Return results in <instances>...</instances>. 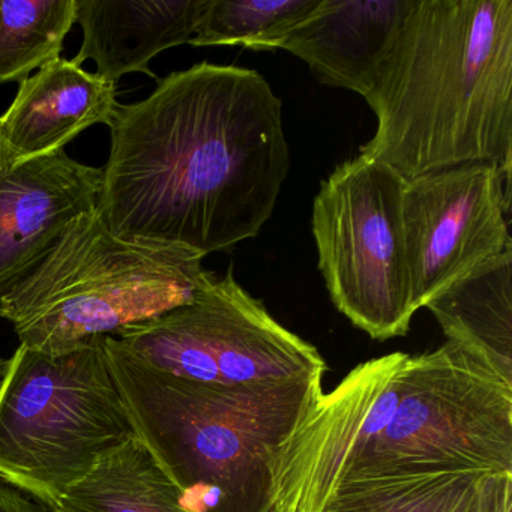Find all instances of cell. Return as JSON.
<instances>
[{"label": "cell", "mask_w": 512, "mask_h": 512, "mask_svg": "<svg viewBox=\"0 0 512 512\" xmlns=\"http://www.w3.org/2000/svg\"><path fill=\"white\" fill-rule=\"evenodd\" d=\"M508 512H512V509H509V511H508Z\"/></svg>", "instance_id": "cell-22"}, {"label": "cell", "mask_w": 512, "mask_h": 512, "mask_svg": "<svg viewBox=\"0 0 512 512\" xmlns=\"http://www.w3.org/2000/svg\"><path fill=\"white\" fill-rule=\"evenodd\" d=\"M484 476L463 473L368 488L335 500L329 512H470Z\"/></svg>", "instance_id": "cell-18"}, {"label": "cell", "mask_w": 512, "mask_h": 512, "mask_svg": "<svg viewBox=\"0 0 512 512\" xmlns=\"http://www.w3.org/2000/svg\"><path fill=\"white\" fill-rule=\"evenodd\" d=\"M55 508L58 512H187L178 488L136 436L103 455Z\"/></svg>", "instance_id": "cell-15"}, {"label": "cell", "mask_w": 512, "mask_h": 512, "mask_svg": "<svg viewBox=\"0 0 512 512\" xmlns=\"http://www.w3.org/2000/svg\"><path fill=\"white\" fill-rule=\"evenodd\" d=\"M322 0H208L193 47L241 46L275 52Z\"/></svg>", "instance_id": "cell-17"}, {"label": "cell", "mask_w": 512, "mask_h": 512, "mask_svg": "<svg viewBox=\"0 0 512 512\" xmlns=\"http://www.w3.org/2000/svg\"><path fill=\"white\" fill-rule=\"evenodd\" d=\"M425 308L449 343L512 385V248L470 269Z\"/></svg>", "instance_id": "cell-14"}, {"label": "cell", "mask_w": 512, "mask_h": 512, "mask_svg": "<svg viewBox=\"0 0 512 512\" xmlns=\"http://www.w3.org/2000/svg\"><path fill=\"white\" fill-rule=\"evenodd\" d=\"M509 509H512V473L484 476L470 512H508Z\"/></svg>", "instance_id": "cell-19"}, {"label": "cell", "mask_w": 512, "mask_h": 512, "mask_svg": "<svg viewBox=\"0 0 512 512\" xmlns=\"http://www.w3.org/2000/svg\"><path fill=\"white\" fill-rule=\"evenodd\" d=\"M104 338L61 355L20 344L0 385V476L53 506L136 436Z\"/></svg>", "instance_id": "cell-6"}, {"label": "cell", "mask_w": 512, "mask_h": 512, "mask_svg": "<svg viewBox=\"0 0 512 512\" xmlns=\"http://www.w3.org/2000/svg\"><path fill=\"white\" fill-rule=\"evenodd\" d=\"M98 212L115 235L203 256L256 238L289 175L283 104L262 74L202 62L118 104Z\"/></svg>", "instance_id": "cell-1"}, {"label": "cell", "mask_w": 512, "mask_h": 512, "mask_svg": "<svg viewBox=\"0 0 512 512\" xmlns=\"http://www.w3.org/2000/svg\"><path fill=\"white\" fill-rule=\"evenodd\" d=\"M413 310L512 248L511 178L470 163L406 181L401 200Z\"/></svg>", "instance_id": "cell-9"}, {"label": "cell", "mask_w": 512, "mask_h": 512, "mask_svg": "<svg viewBox=\"0 0 512 512\" xmlns=\"http://www.w3.org/2000/svg\"><path fill=\"white\" fill-rule=\"evenodd\" d=\"M208 0H77L82 46L71 61H94L101 79L142 73L157 79L151 61L173 47L190 44Z\"/></svg>", "instance_id": "cell-13"}, {"label": "cell", "mask_w": 512, "mask_h": 512, "mask_svg": "<svg viewBox=\"0 0 512 512\" xmlns=\"http://www.w3.org/2000/svg\"><path fill=\"white\" fill-rule=\"evenodd\" d=\"M77 0H0V85L61 58Z\"/></svg>", "instance_id": "cell-16"}, {"label": "cell", "mask_w": 512, "mask_h": 512, "mask_svg": "<svg viewBox=\"0 0 512 512\" xmlns=\"http://www.w3.org/2000/svg\"><path fill=\"white\" fill-rule=\"evenodd\" d=\"M463 473H512V385L446 341L323 391L275 451L271 505L329 512L356 491Z\"/></svg>", "instance_id": "cell-2"}, {"label": "cell", "mask_w": 512, "mask_h": 512, "mask_svg": "<svg viewBox=\"0 0 512 512\" xmlns=\"http://www.w3.org/2000/svg\"><path fill=\"white\" fill-rule=\"evenodd\" d=\"M404 184L391 167L358 154L335 167L313 202L311 229L332 304L377 341L404 337L415 316Z\"/></svg>", "instance_id": "cell-7"}, {"label": "cell", "mask_w": 512, "mask_h": 512, "mask_svg": "<svg viewBox=\"0 0 512 512\" xmlns=\"http://www.w3.org/2000/svg\"><path fill=\"white\" fill-rule=\"evenodd\" d=\"M0 512H58L46 500L28 493L0 476Z\"/></svg>", "instance_id": "cell-20"}, {"label": "cell", "mask_w": 512, "mask_h": 512, "mask_svg": "<svg viewBox=\"0 0 512 512\" xmlns=\"http://www.w3.org/2000/svg\"><path fill=\"white\" fill-rule=\"evenodd\" d=\"M199 251L115 235L98 209L67 227L0 304L22 346L61 355L190 304L215 274Z\"/></svg>", "instance_id": "cell-5"}, {"label": "cell", "mask_w": 512, "mask_h": 512, "mask_svg": "<svg viewBox=\"0 0 512 512\" xmlns=\"http://www.w3.org/2000/svg\"><path fill=\"white\" fill-rule=\"evenodd\" d=\"M8 368H10V358L7 359L0 356V385H2L5 376H7Z\"/></svg>", "instance_id": "cell-21"}, {"label": "cell", "mask_w": 512, "mask_h": 512, "mask_svg": "<svg viewBox=\"0 0 512 512\" xmlns=\"http://www.w3.org/2000/svg\"><path fill=\"white\" fill-rule=\"evenodd\" d=\"M113 376L143 443L187 512H271L275 451L323 392V376L209 385L140 361L104 338Z\"/></svg>", "instance_id": "cell-4"}, {"label": "cell", "mask_w": 512, "mask_h": 512, "mask_svg": "<svg viewBox=\"0 0 512 512\" xmlns=\"http://www.w3.org/2000/svg\"><path fill=\"white\" fill-rule=\"evenodd\" d=\"M271 512H274V509H272V511H271Z\"/></svg>", "instance_id": "cell-23"}, {"label": "cell", "mask_w": 512, "mask_h": 512, "mask_svg": "<svg viewBox=\"0 0 512 512\" xmlns=\"http://www.w3.org/2000/svg\"><path fill=\"white\" fill-rule=\"evenodd\" d=\"M364 100L359 154L404 181L470 163L512 170V0H413Z\"/></svg>", "instance_id": "cell-3"}, {"label": "cell", "mask_w": 512, "mask_h": 512, "mask_svg": "<svg viewBox=\"0 0 512 512\" xmlns=\"http://www.w3.org/2000/svg\"><path fill=\"white\" fill-rule=\"evenodd\" d=\"M103 170L67 152L14 163L0 142V304L67 227L97 209Z\"/></svg>", "instance_id": "cell-10"}, {"label": "cell", "mask_w": 512, "mask_h": 512, "mask_svg": "<svg viewBox=\"0 0 512 512\" xmlns=\"http://www.w3.org/2000/svg\"><path fill=\"white\" fill-rule=\"evenodd\" d=\"M413 0H322L280 49L301 59L320 83L368 94Z\"/></svg>", "instance_id": "cell-11"}, {"label": "cell", "mask_w": 512, "mask_h": 512, "mask_svg": "<svg viewBox=\"0 0 512 512\" xmlns=\"http://www.w3.org/2000/svg\"><path fill=\"white\" fill-rule=\"evenodd\" d=\"M118 104L116 83L59 58L20 83L0 116V142L14 163L65 151L88 128L109 125Z\"/></svg>", "instance_id": "cell-12"}, {"label": "cell", "mask_w": 512, "mask_h": 512, "mask_svg": "<svg viewBox=\"0 0 512 512\" xmlns=\"http://www.w3.org/2000/svg\"><path fill=\"white\" fill-rule=\"evenodd\" d=\"M151 367L233 386L326 373L319 350L284 328L233 275L215 277L190 304L115 335Z\"/></svg>", "instance_id": "cell-8"}]
</instances>
